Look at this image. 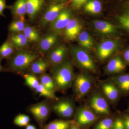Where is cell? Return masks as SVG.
Segmentation results:
<instances>
[{"label":"cell","mask_w":129,"mask_h":129,"mask_svg":"<svg viewBox=\"0 0 129 129\" xmlns=\"http://www.w3.org/2000/svg\"><path fill=\"white\" fill-rule=\"evenodd\" d=\"M51 73L55 82L56 91L64 92L71 87L75 78L71 61L65 60L52 66Z\"/></svg>","instance_id":"obj_1"},{"label":"cell","mask_w":129,"mask_h":129,"mask_svg":"<svg viewBox=\"0 0 129 129\" xmlns=\"http://www.w3.org/2000/svg\"><path fill=\"white\" fill-rule=\"evenodd\" d=\"M36 53L28 51H21L14 53L8 59L6 69L17 74L23 75L29 69L31 64L38 59Z\"/></svg>","instance_id":"obj_2"},{"label":"cell","mask_w":129,"mask_h":129,"mask_svg":"<svg viewBox=\"0 0 129 129\" xmlns=\"http://www.w3.org/2000/svg\"><path fill=\"white\" fill-rule=\"evenodd\" d=\"M51 111V104L48 100H45L36 104L28 106L26 111L33 116L41 129L45 125L50 115Z\"/></svg>","instance_id":"obj_3"},{"label":"cell","mask_w":129,"mask_h":129,"mask_svg":"<svg viewBox=\"0 0 129 129\" xmlns=\"http://www.w3.org/2000/svg\"><path fill=\"white\" fill-rule=\"evenodd\" d=\"M71 53L74 60L80 66L89 71L95 72L96 67L95 63L86 51L75 47L71 48Z\"/></svg>","instance_id":"obj_4"},{"label":"cell","mask_w":129,"mask_h":129,"mask_svg":"<svg viewBox=\"0 0 129 129\" xmlns=\"http://www.w3.org/2000/svg\"><path fill=\"white\" fill-rule=\"evenodd\" d=\"M73 84L76 97L80 99L90 91L92 87V80L88 75L80 74L74 78Z\"/></svg>","instance_id":"obj_5"},{"label":"cell","mask_w":129,"mask_h":129,"mask_svg":"<svg viewBox=\"0 0 129 129\" xmlns=\"http://www.w3.org/2000/svg\"><path fill=\"white\" fill-rule=\"evenodd\" d=\"M51 105V110L57 115L64 118H70L75 112L74 103L71 99H65L56 101Z\"/></svg>","instance_id":"obj_6"},{"label":"cell","mask_w":129,"mask_h":129,"mask_svg":"<svg viewBox=\"0 0 129 129\" xmlns=\"http://www.w3.org/2000/svg\"><path fill=\"white\" fill-rule=\"evenodd\" d=\"M64 3H52L48 5L45 9L40 21L41 25L45 27L51 23L56 18L60 13L66 7Z\"/></svg>","instance_id":"obj_7"},{"label":"cell","mask_w":129,"mask_h":129,"mask_svg":"<svg viewBox=\"0 0 129 129\" xmlns=\"http://www.w3.org/2000/svg\"><path fill=\"white\" fill-rule=\"evenodd\" d=\"M72 19L71 11L64 9L60 13L56 18L51 23L50 29L56 34L65 28Z\"/></svg>","instance_id":"obj_8"},{"label":"cell","mask_w":129,"mask_h":129,"mask_svg":"<svg viewBox=\"0 0 129 129\" xmlns=\"http://www.w3.org/2000/svg\"><path fill=\"white\" fill-rule=\"evenodd\" d=\"M90 105L92 111L96 113L104 115L110 113L107 102L101 95L98 94L93 95L90 100Z\"/></svg>","instance_id":"obj_9"},{"label":"cell","mask_w":129,"mask_h":129,"mask_svg":"<svg viewBox=\"0 0 129 129\" xmlns=\"http://www.w3.org/2000/svg\"><path fill=\"white\" fill-rule=\"evenodd\" d=\"M67 53L66 47L63 45H60L48 53L46 60L50 65L54 66L66 60Z\"/></svg>","instance_id":"obj_10"},{"label":"cell","mask_w":129,"mask_h":129,"mask_svg":"<svg viewBox=\"0 0 129 129\" xmlns=\"http://www.w3.org/2000/svg\"><path fill=\"white\" fill-rule=\"evenodd\" d=\"M96 115L90 109L86 107L79 109L76 113V122L79 125H85L92 123L96 119Z\"/></svg>","instance_id":"obj_11"},{"label":"cell","mask_w":129,"mask_h":129,"mask_svg":"<svg viewBox=\"0 0 129 129\" xmlns=\"http://www.w3.org/2000/svg\"><path fill=\"white\" fill-rule=\"evenodd\" d=\"M117 46L115 41L110 40L105 41L99 44L97 49L99 59L104 60L108 58L114 52Z\"/></svg>","instance_id":"obj_12"},{"label":"cell","mask_w":129,"mask_h":129,"mask_svg":"<svg viewBox=\"0 0 129 129\" xmlns=\"http://www.w3.org/2000/svg\"><path fill=\"white\" fill-rule=\"evenodd\" d=\"M46 0H26L27 14L31 20L34 19L44 7Z\"/></svg>","instance_id":"obj_13"},{"label":"cell","mask_w":129,"mask_h":129,"mask_svg":"<svg viewBox=\"0 0 129 129\" xmlns=\"http://www.w3.org/2000/svg\"><path fill=\"white\" fill-rule=\"evenodd\" d=\"M81 26L78 20L72 19L64 29V33L68 39L73 40L76 39L80 34Z\"/></svg>","instance_id":"obj_14"},{"label":"cell","mask_w":129,"mask_h":129,"mask_svg":"<svg viewBox=\"0 0 129 129\" xmlns=\"http://www.w3.org/2000/svg\"><path fill=\"white\" fill-rule=\"evenodd\" d=\"M46 60L40 58L35 61L29 67L30 74L37 76L45 73L50 66Z\"/></svg>","instance_id":"obj_15"},{"label":"cell","mask_w":129,"mask_h":129,"mask_svg":"<svg viewBox=\"0 0 129 129\" xmlns=\"http://www.w3.org/2000/svg\"><path fill=\"white\" fill-rule=\"evenodd\" d=\"M12 15L14 18L25 17L27 14L26 0H16L14 4L10 6Z\"/></svg>","instance_id":"obj_16"},{"label":"cell","mask_w":129,"mask_h":129,"mask_svg":"<svg viewBox=\"0 0 129 129\" xmlns=\"http://www.w3.org/2000/svg\"><path fill=\"white\" fill-rule=\"evenodd\" d=\"M125 66L122 59L119 57H116L111 59L107 64L106 72L109 74L118 73L125 69Z\"/></svg>","instance_id":"obj_17"},{"label":"cell","mask_w":129,"mask_h":129,"mask_svg":"<svg viewBox=\"0 0 129 129\" xmlns=\"http://www.w3.org/2000/svg\"><path fill=\"white\" fill-rule=\"evenodd\" d=\"M57 35L55 33L47 35L41 41L39 48L41 52L45 53L50 50L57 41Z\"/></svg>","instance_id":"obj_18"},{"label":"cell","mask_w":129,"mask_h":129,"mask_svg":"<svg viewBox=\"0 0 129 129\" xmlns=\"http://www.w3.org/2000/svg\"><path fill=\"white\" fill-rule=\"evenodd\" d=\"M93 24L96 30L104 34H110L116 31L115 27L107 21L97 20L94 22Z\"/></svg>","instance_id":"obj_19"},{"label":"cell","mask_w":129,"mask_h":129,"mask_svg":"<svg viewBox=\"0 0 129 129\" xmlns=\"http://www.w3.org/2000/svg\"><path fill=\"white\" fill-rule=\"evenodd\" d=\"M74 120L56 119L45 124L41 129H70Z\"/></svg>","instance_id":"obj_20"},{"label":"cell","mask_w":129,"mask_h":129,"mask_svg":"<svg viewBox=\"0 0 129 129\" xmlns=\"http://www.w3.org/2000/svg\"><path fill=\"white\" fill-rule=\"evenodd\" d=\"M9 40L13 46L16 48H22L27 45L29 41L24 34H11L9 36Z\"/></svg>","instance_id":"obj_21"},{"label":"cell","mask_w":129,"mask_h":129,"mask_svg":"<svg viewBox=\"0 0 129 129\" xmlns=\"http://www.w3.org/2000/svg\"><path fill=\"white\" fill-rule=\"evenodd\" d=\"M103 91L106 97L112 102L117 99L119 92L117 88L111 83H106L103 85Z\"/></svg>","instance_id":"obj_22"},{"label":"cell","mask_w":129,"mask_h":129,"mask_svg":"<svg viewBox=\"0 0 129 129\" xmlns=\"http://www.w3.org/2000/svg\"><path fill=\"white\" fill-rule=\"evenodd\" d=\"M14 54V46L8 39L0 47V59H9Z\"/></svg>","instance_id":"obj_23"},{"label":"cell","mask_w":129,"mask_h":129,"mask_svg":"<svg viewBox=\"0 0 129 129\" xmlns=\"http://www.w3.org/2000/svg\"><path fill=\"white\" fill-rule=\"evenodd\" d=\"M10 24L8 27L9 32L11 34H18L23 32L25 28V17L17 18Z\"/></svg>","instance_id":"obj_24"},{"label":"cell","mask_w":129,"mask_h":129,"mask_svg":"<svg viewBox=\"0 0 129 129\" xmlns=\"http://www.w3.org/2000/svg\"><path fill=\"white\" fill-rule=\"evenodd\" d=\"M78 38L79 44L81 46L88 49L92 48L94 44L93 40L88 32L84 31L81 32Z\"/></svg>","instance_id":"obj_25"},{"label":"cell","mask_w":129,"mask_h":129,"mask_svg":"<svg viewBox=\"0 0 129 129\" xmlns=\"http://www.w3.org/2000/svg\"><path fill=\"white\" fill-rule=\"evenodd\" d=\"M39 79L40 84L51 91L54 92H55V82L51 75L45 73L40 75Z\"/></svg>","instance_id":"obj_26"},{"label":"cell","mask_w":129,"mask_h":129,"mask_svg":"<svg viewBox=\"0 0 129 129\" xmlns=\"http://www.w3.org/2000/svg\"><path fill=\"white\" fill-rule=\"evenodd\" d=\"M84 9L86 12L90 14H98L102 11L101 3L98 0H91L85 4Z\"/></svg>","instance_id":"obj_27"},{"label":"cell","mask_w":129,"mask_h":129,"mask_svg":"<svg viewBox=\"0 0 129 129\" xmlns=\"http://www.w3.org/2000/svg\"><path fill=\"white\" fill-rule=\"evenodd\" d=\"M123 11L118 17L120 25L129 31V2L125 4Z\"/></svg>","instance_id":"obj_28"},{"label":"cell","mask_w":129,"mask_h":129,"mask_svg":"<svg viewBox=\"0 0 129 129\" xmlns=\"http://www.w3.org/2000/svg\"><path fill=\"white\" fill-rule=\"evenodd\" d=\"M35 91L39 94L40 96H44L47 99L55 101L59 99L55 95V92L48 89L41 84H40Z\"/></svg>","instance_id":"obj_29"},{"label":"cell","mask_w":129,"mask_h":129,"mask_svg":"<svg viewBox=\"0 0 129 129\" xmlns=\"http://www.w3.org/2000/svg\"><path fill=\"white\" fill-rule=\"evenodd\" d=\"M23 34L29 41L37 42L39 41L40 37L39 32L34 28L29 26L25 27Z\"/></svg>","instance_id":"obj_30"},{"label":"cell","mask_w":129,"mask_h":129,"mask_svg":"<svg viewBox=\"0 0 129 129\" xmlns=\"http://www.w3.org/2000/svg\"><path fill=\"white\" fill-rule=\"evenodd\" d=\"M23 76L25 80V85L35 90L40 84L37 76L30 74H25Z\"/></svg>","instance_id":"obj_31"},{"label":"cell","mask_w":129,"mask_h":129,"mask_svg":"<svg viewBox=\"0 0 129 129\" xmlns=\"http://www.w3.org/2000/svg\"><path fill=\"white\" fill-rule=\"evenodd\" d=\"M114 81L122 90L129 91V75L119 76L114 79Z\"/></svg>","instance_id":"obj_32"},{"label":"cell","mask_w":129,"mask_h":129,"mask_svg":"<svg viewBox=\"0 0 129 129\" xmlns=\"http://www.w3.org/2000/svg\"><path fill=\"white\" fill-rule=\"evenodd\" d=\"M30 118L29 115L19 114L15 117L13 121L14 124L19 127H26L29 124Z\"/></svg>","instance_id":"obj_33"},{"label":"cell","mask_w":129,"mask_h":129,"mask_svg":"<svg viewBox=\"0 0 129 129\" xmlns=\"http://www.w3.org/2000/svg\"><path fill=\"white\" fill-rule=\"evenodd\" d=\"M114 122L110 118L104 119L96 125L95 129H112Z\"/></svg>","instance_id":"obj_34"},{"label":"cell","mask_w":129,"mask_h":129,"mask_svg":"<svg viewBox=\"0 0 129 129\" xmlns=\"http://www.w3.org/2000/svg\"><path fill=\"white\" fill-rule=\"evenodd\" d=\"M112 129H125L124 121L118 119L114 122Z\"/></svg>","instance_id":"obj_35"},{"label":"cell","mask_w":129,"mask_h":129,"mask_svg":"<svg viewBox=\"0 0 129 129\" xmlns=\"http://www.w3.org/2000/svg\"><path fill=\"white\" fill-rule=\"evenodd\" d=\"M88 0H72V6L74 9H79Z\"/></svg>","instance_id":"obj_36"},{"label":"cell","mask_w":129,"mask_h":129,"mask_svg":"<svg viewBox=\"0 0 129 129\" xmlns=\"http://www.w3.org/2000/svg\"><path fill=\"white\" fill-rule=\"evenodd\" d=\"M10 6L6 5V0H0V16L5 17L3 12L7 8H10Z\"/></svg>","instance_id":"obj_37"},{"label":"cell","mask_w":129,"mask_h":129,"mask_svg":"<svg viewBox=\"0 0 129 129\" xmlns=\"http://www.w3.org/2000/svg\"><path fill=\"white\" fill-rule=\"evenodd\" d=\"M125 129H129V116H127L124 121Z\"/></svg>","instance_id":"obj_38"},{"label":"cell","mask_w":129,"mask_h":129,"mask_svg":"<svg viewBox=\"0 0 129 129\" xmlns=\"http://www.w3.org/2000/svg\"><path fill=\"white\" fill-rule=\"evenodd\" d=\"M124 57L126 61L129 62V50H127L124 52Z\"/></svg>","instance_id":"obj_39"},{"label":"cell","mask_w":129,"mask_h":129,"mask_svg":"<svg viewBox=\"0 0 129 129\" xmlns=\"http://www.w3.org/2000/svg\"><path fill=\"white\" fill-rule=\"evenodd\" d=\"M70 129H80V128L79 127V125L75 121L72 124Z\"/></svg>","instance_id":"obj_40"},{"label":"cell","mask_w":129,"mask_h":129,"mask_svg":"<svg viewBox=\"0 0 129 129\" xmlns=\"http://www.w3.org/2000/svg\"><path fill=\"white\" fill-rule=\"evenodd\" d=\"M25 129H37V128L35 125L29 124L25 127Z\"/></svg>","instance_id":"obj_41"},{"label":"cell","mask_w":129,"mask_h":129,"mask_svg":"<svg viewBox=\"0 0 129 129\" xmlns=\"http://www.w3.org/2000/svg\"><path fill=\"white\" fill-rule=\"evenodd\" d=\"M1 60L0 59V72L4 71L5 70V69L4 68V67H3L1 64Z\"/></svg>","instance_id":"obj_42"},{"label":"cell","mask_w":129,"mask_h":129,"mask_svg":"<svg viewBox=\"0 0 129 129\" xmlns=\"http://www.w3.org/2000/svg\"><path fill=\"white\" fill-rule=\"evenodd\" d=\"M52 2H62L64 1H67V0H51Z\"/></svg>","instance_id":"obj_43"}]
</instances>
